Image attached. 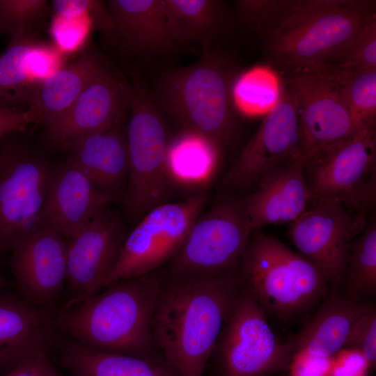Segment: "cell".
Returning a JSON list of instances; mask_svg holds the SVG:
<instances>
[{"label": "cell", "instance_id": "1", "mask_svg": "<svg viewBox=\"0 0 376 376\" xmlns=\"http://www.w3.org/2000/svg\"><path fill=\"white\" fill-rule=\"evenodd\" d=\"M244 287L238 270L206 276L162 273L155 338L179 376L203 375L224 320Z\"/></svg>", "mask_w": 376, "mask_h": 376}, {"label": "cell", "instance_id": "2", "mask_svg": "<svg viewBox=\"0 0 376 376\" xmlns=\"http://www.w3.org/2000/svg\"><path fill=\"white\" fill-rule=\"evenodd\" d=\"M162 270L112 283L54 314L60 334L86 347L141 358L163 357L154 320Z\"/></svg>", "mask_w": 376, "mask_h": 376}, {"label": "cell", "instance_id": "3", "mask_svg": "<svg viewBox=\"0 0 376 376\" xmlns=\"http://www.w3.org/2000/svg\"><path fill=\"white\" fill-rule=\"evenodd\" d=\"M375 15L370 1H288L264 31L268 52L287 71L331 64Z\"/></svg>", "mask_w": 376, "mask_h": 376}, {"label": "cell", "instance_id": "4", "mask_svg": "<svg viewBox=\"0 0 376 376\" xmlns=\"http://www.w3.org/2000/svg\"><path fill=\"white\" fill-rule=\"evenodd\" d=\"M237 270L265 314L285 322L315 309L330 292L318 266L260 229L252 232Z\"/></svg>", "mask_w": 376, "mask_h": 376}, {"label": "cell", "instance_id": "5", "mask_svg": "<svg viewBox=\"0 0 376 376\" xmlns=\"http://www.w3.org/2000/svg\"><path fill=\"white\" fill-rule=\"evenodd\" d=\"M57 164L29 128L0 138V256L42 226L41 212Z\"/></svg>", "mask_w": 376, "mask_h": 376}, {"label": "cell", "instance_id": "6", "mask_svg": "<svg viewBox=\"0 0 376 376\" xmlns=\"http://www.w3.org/2000/svg\"><path fill=\"white\" fill-rule=\"evenodd\" d=\"M167 113L183 129L217 149L235 134L229 74L213 56L205 54L191 65L166 72L157 86Z\"/></svg>", "mask_w": 376, "mask_h": 376}, {"label": "cell", "instance_id": "7", "mask_svg": "<svg viewBox=\"0 0 376 376\" xmlns=\"http://www.w3.org/2000/svg\"><path fill=\"white\" fill-rule=\"evenodd\" d=\"M375 125L357 128L320 148L304 160V174L313 200L340 201L354 217L359 234L375 203Z\"/></svg>", "mask_w": 376, "mask_h": 376}, {"label": "cell", "instance_id": "8", "mask_svg": "<svg viewBox=\"0 0 376 376\" xmlns=\"http://www.w3.org/2000/svg\"><path fill=\"white\" fill-rule=\"evenodd\" d=\"M128 104L129 174L122 202L123 216L132 228L153 208L173 201L175 182L168 158L171 139L163 118L142 94L130 88Z\"/></svg>", "mask_w": 376, "mask_h": 376}, {"label": "cell", "instance_id": "9", "mask_svg": "<svg viewBox=\"0 0 376 376\" xmlns=\"http://www.w3.org/2000/svg\"><path fill=\"white\" fill-rule=\"evenodd\" d=\"M253 229L243 198L222 196L200 214L175 256L169 276H206L237 271Z\"/></svg>", "mask_w": 376, "mask_h": 376}, {"label": "cell", "instance_id": "10", "mask_svg": "<svg viewBox=\"0 0 376 376\" xmlns=\"http://www.w3.org/2000/svg\"><path fill=\"white\" fill-rule=\"evenodd\" d=\"M207 366L212 376H270L290 370L284 343L246 286L224 320Z\"/></svg>", "mask_w": 376, "mask_h": 376}, {"label": "cell", "instance_id": "11", "mask_svg": "<svg viewBox=\"0 0 376 376\" xmlns=\"http://www.w3.org/2000/svg\"><path fill=\"white\" fill-rule=\"evenodd\" d=\"M208 201V194L204 189L181 201L157 206L147 213L129 230L102 288L164 267L177 253Z\"/></svg>", "mask_w": 376, "mask_h": 376}, {"label": "cell", "instance_id": "12", "mask_svg": "<svg viewBox=\"0 0 376 376\" xmlns=\"http://www.w3.org/2000/svg\"><path fill=\"white\" fill-rule=\"evenodd\" d=\"M285 80L297 104L300 153L304 159L357 129L340 75L332 65L323 63L288 70Z\"/></svg>", "mask_w": 376, "mask_h": 376}, {"label": "cell", "instance_id": "13", "mask_svg": "<svg viewBox=\"0 0 376 376\" xmlns=\"http://www.w3.org/2000/svg\"><path fill=\"white\" fill-rule=\"evenodd\" d=\"M128 232L123 214L109 206L68 241L66 299L60 310L72 307L102 290Z\"/></svg>", "mask_w": 376, "mask_h": 376}, {"label": "cell", "instance_id": "14", "mask_svg": "<svg viewBox=\"0 0 376 376\" xmlns=\"http://www.w3.org/2000/svg\"><path fill=\"white\" fill-rule=\"evenodd\" d=\"M290 224V237L299 253L324 273L330 291L340 292L350 244L359 235L354 217L340 201L322 198Z\"/></svg>", "mask_w": 376, "mask_h": 376}, {"label": "cell", "instance_id": "15", "mask_svg": "<svg viewBox=\"0 0 376 376\" xmlns=\"http://www.w3.org/2000/svg\"><path fill=\"white\" fill-rule=\"evenodd\" d=\"M68 241L41 226L10 253L9 267L19 297L31 307L55 313L67 282Z\"/></svg>", "mask_w": 376, "mask_h": 376}, {"label": "cell", "instance_id": "16", "mask_svg": "<svg viewBox=\"0 0 376 376\" xmlns=\"http://www.w3.org/2000/svg\"><path fill=\"white\" fill-rule=\"evenodd\" d=\"M299 114L297 102L285 86L276 104L260 125L229 171L226 182L238 189H247L290 157L300 153Z\"/></svg>", "mask_w": 376, "mask_h": 376}, {"label": "cell", "instance_id": "17", "mask_svg": "<svg viewBox=\"0 0 376 376\" xmlns=\"http://www.w3.org/2000/svg\"><path fill=\"white\" fill-rule=\"evenodd\" d=\"M129 88L106 67L61 114L43 125L42 139L61 148L111 127L125 116Z\"/></svg>", "mask_w": 376, "mask_h": 376}, {"label": "cell", "instance_id": "18", "mask_svg": "<svg viewBox=\"0 0 376 376\" xmlns=\"http://www.w3.org/2000/svg\"><path fill=\"white\" fill-rule=\"evenodd\" d=\"M112 202L66 159L55 169L42 209L41 223L68 241Z\"/></svg>", "mask_w": 376, "mask_h": 376}, {"label": "cell", "instance_id": "19", "mask_svg": "<svg viewBox=\"0 0 376 376\" xmlns=\"http://www.w3.org/2000/svg\"><path fill=\"white\" fill-rule=\"evenodd\" d=\"M63 65V54L38 38L12 37L0 55V107L30 109L38 87Z\"/></svg>", "mask_w": 376, "mask_h": 376}, {"label": "cell", "instance_id": "20", "mask_svg": "<svg viewBox=\"0 0 376 376\" xmlns=\"http://www.w3.org/2000/svg\"><path fill=\"white\" fill-rule=\"evenodd\" d=\"M299 153L265 175L253 192L243 198L253 230L269 224L292 223L313 201Z\"/></svg>", "mask_w": 376, "mask_h": 376}, {"label": "cell", "instance_id": "21", "mask_svg": "<svg viewBox=\"0 0 376 376\" xmlns=\"http://www.w3.org/2000/svg\"><path fill=\"white\" fill-rule=\"evenodd\" d=\"M375 308L373 303L330 291L302 328L284 343L291 364L303 359L329 360L343 348L353 323Z\"/></svg>", "mask_w": 376, "mask_h": 376}, {"label": "cell", "instance_id": "22", "mask_svg": "<svg viewBox=\"0 0 376 376\" xmlns=\"http://www.w3.org/2000/svg\"><path fill=\"white\" fill-rule=\"evenodd\" d=\"M124 116L109 129L73 140L61 148L67 159L113 201L123 199L129 174Z\"/></svg>", "mask_w": 376, "mask_h": 376}, {"label": "cell", "instance_id": "23", "mask_svg": "<svg viewBox=\"0 0 376 376\" xmlns=\"http://www.w3.org/2000/svg\"><path fill=\"white\" fill-rule=\"evenodd\" d=\"M54 314L0 293V376L33 353L50 350L60 334Z\"/></svg>", "mask_w": 376, "mask_h": 376}, {"label": "cell", "instance_id": "24", "mask_svg": "<svg viewBox=\"0 0 376 376\" xmlns=\"http://www.w3.org/2000/svg\"><path fill=\"white\" fill-rule=\"evenodd\" d=\"M112 32L119 48L130 56L164 53L177 42L171 33L164 0H110L105 1Z\"/></svg>", "mask_w": 376, "mask_h": 376}, {"label": "cell", "instance_id": "25", "mask_svg": "<svg viewBox=\"0 0 376 376\" xmlns=\"http://www.w3.org/2000/svg\"><path fill=\"white\" fill-rule=\"evenodd\" d=\"M61 343L59 359L70 376H179L164 358H141L99 351L68 338Z\"/></svg>", "mask_w": 376, "mask_h": 376}, {"label": "cell", "instance_id": "26", "mask_svg": "<svg viewBox=\"0 0 376 376\" xmlns=\"http://www.w3.org/2000/svg\"><path fill=\"white\" fill-rule=\"evenodd\" d=\"M105 66L92 54L64 65L38 88L30 108L45 125L64 112Z\"/></svg>", "mask_w": 376, "mask_h": 376}, {"label": "cell", "instance_id": "27", "mask_svg": "<svg viewBox=\"0 0 376 376\" xmlns=\"http://www.w3.org/2000/svg\"><path fill=\"white\" fill-rule=\"evenodd\" d=\"M169 26L178 43L196 42L205 49L223 22L221 3L212 0H164Z\"/></svg>", "mask_w": 376, "mask_h": 376}, {"label": "cell", "instance_id": "28", "mask_svg": "<svg viewBox=\"0 0 376 376\" xmlns=\"http://www.w3.org/2000/svg\"><path fill=\"white\" fill-rule=\"evenodd\" d=\"M343 282L344 297L366 301L376 294V221L372 216L350 244Z\"/></svg>", "mask_w": 376, "mask_h": 376}, {"label": "cell", "instance_id": "29", "mask_svg": "<svg viewBox=\"0 0 376 376\" xmlns=\"http://www.w3.org/2000/svg\"><path fill=\"white\" fill-rule=\"evenodd\" d=\"M282 86L279 77L264 67L251 69L241 75L232 87L233 102L242 112H269L278 102Z\"/></svg>", "mask_w": 376, "mask_h": 376}, {"label": "cell", "instance_id": "30", "mask_svg": "<svg viewBox=\"0 0 376 376\" xmlns=\"http://www.w3.org/2000/svg\"><path fill=\"white\" fill-rule=\"evenodd\" d=\"M335 69L340 75L343 95L357 128L375 125L376 68L357 71Z\"/></svg>", "mask_w": 376, "mask_h": 376}, {"label": "cell", "instance_id": "31", "mask_svg": "<svg viewBox=\"0 0 376 376\" xmlns=\"http://www.w3.org/2000/svg\"><path fill=\"white\" fill-rule=\"evenodd\" d=\"M219 149L205 139L189 132L171 140L169 152V168L175 183L180 182L186 170H210L216 167Z\"/></svg>", "mask_w": 376, "mask_h": 376}, {"label": "cell", "instance_id": "32", "mask_svg": "<svg viewBox=\"0 0 376 376\" xmlns=\"http://www.w3.org/2000/svg\"><path fill=\"white\" fill-rule=\"evenodd\" d=\"M48 13L45 0H0V36L38 38Z\"/></svg>", "mask_w": 376, "mask_h": 376}, {"label": "cell", "instance_id": "33", "mask_svg": "<svg viewBox=\"0 0 376 376\" xmlns=\"http://www.w3.org/2000/svg\"><path fill=\"white\" fill-rule=\"evenodd\" d=\"M330 65L344 71L376 68L375 15L365 24L343 54Z\"/></svg>", "mask_w": 376, "mask_h": 376}, {"label": "cell", "instance_id": "34", "mask_svg": "<svg viewBox=\"0 0 376 376\" xmlns=\"http://www.w3.org/2000/svg\"><path fill=\"white\" fill-rule=\"evenodd\" d=\"M92 29L93 23L88 15L63 17L54 14L50 26L54 46L63 54L79 49Z\"/></svg>", "mask_w": 376, "mask_h": 376}, {"label": "cell", "instance_id": "35", "mask_svg": "<svg viewBox=\"0 0 376 376\" xmlns=\"http://www.w3.org/2000/svg\"><path fill=\"white\" fill-rule=\"evenodd\" d=\"M358 352L372 370L376 366V308L360 316L352 324L343 349Z\"/></svg>", "mask_w": 376, "mask_h": 376}, {"label": "cell", "instance_id": "36", "mask_svg": "<svg viewBox=\"0 0 376 376\" xmlns=\"http://www.w3.org/2000/svg\"><path fill=\"white\" fill-rule=\"evenodd\" d=\"M49 351L40 350L33 353L1 376H61L52 364Z\"/></svg>", "mask_w": 376, "mask_h": 376}, {"label": "cell", "instance_id": "37", "mask_svg": "<svg viewBox=\"0 0 376 376\" xmlns=\"http://www.w3.org/2000/svg\"><path fill=\"white\" fill-rule=\"evenodd\" d=\"M33 109L19 110L0 107V138L13 132L25 130L31 124L39 123Z\"/></svg>", "mask_w": 376, "mask_h": 376}, {"label": "cell", "instance_id": "38", "mask_svg": "<svg viewBox=\"0 0 376 376\" xmlns=\"http://www.w3.org/2000/svg\"><path fill=\"white\" fill-rule=\"evenodd\" d=\"M6 282L3 276H2L1 273L0 272V293L2 292V290L3 288L5 287Z\"/></svg>", "mask_w": 376, "mask_h": 376}, {"label": "cell", "instance_id": "39", "mask_svg": "<svg viewBox=\"0 0 376 376\" xmlns=\"http://www.w3.org/2000/svg\"><path fill=\"white\" fill-rule=\"evenodd\" d=\"M270 376H290V375L289 373H287L286 372H285V373H279V374H276L274 375H270Z\"/></svg>", "mask_w": 376, "mask_h": 376}]
</instances>
